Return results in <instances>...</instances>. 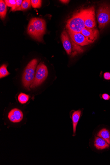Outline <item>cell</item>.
I'll return each mask as SVG.
<instances>
[{"instance_id": "obj_10", "label": "cell", "mask_w": 110, "mask_h": 165, "mask_svg": "<svg viewBox=\"0 0 110 165\" xmlns=\"http://www.w3.org/2000/svg\"><path fill=\"white\" fill-rule=\"evenodd\" d=\"M31 21L34 25L39 35L42 38V36L46 31V22L44 20L39 18H33Z\"/></svg>"}, {"instance_id": "obj_5", "label": "cell", "mask_w": 110, "mask_h": 165, "mask_svg": "<svg viewBox=\"0 0 110 165\" xmlns=\"http://www.w3.org/2000/svg\"><path fill=\"white\" fill-rule=\"evenodd\" d=\"M97 17L99 28H104L110 22V6L102 4L98 9Z\"/></svg>"}, {"instance_id": "obj_24", "label": "cell", "mask_w": 110, "mask_h": 165, "mask_svg": "<svg viewBox=\"0 0 110 165\" xmlns=\"http://www.w3.org/2000/svg\"><path fill=\"white\" fill-rule=\"evenodd\" d=\"M62 3H64V4H67L69 2V1H64V0H63V1H60Z\"/></svg>"}, {"instance_id": "obj_9", "label": "cell", "mask_w": 110, "mask_h": 165, "mask_svg": "<svg viewBox=\"0 0 110 165\" xmlns=\"http://www.w3.org/2000/svg\"><path fill=\"white\" fill-rule=\"evenodd\" d=\"M81 33L90 43L94 42L97 38L99 34L97 29L94 28L88 29L85 28L82 30Z\"/></svg>"}, {"instance_id": "obj_1", "label": "cell", "mask_w": 110, "mask_h": 165, "mask_svg": "<svg viewBox=\"0 0 110 165\" xmlns=\"http://www.w3.org/2000/svg\"><path fill=\"white\" fill-rule=\"evenodd\" d=\"M24 117V112L21 109L17 107L13 108L7 113L5 125L7 126L8 128L21 127L26 124Z\"/></svg>"}, {"instance_id": "obj_20", "label": "cell", "mask_w": 110, "mask_h": 165, "mask_svg": "<svg viewBox=\"0 0 110 165\" xmlns=\"http://www.w3.org/2000/svg\"><path fill=\"white\" fill-rule=\"evenodd\" d=\"M5 2L7 6L13 8L14 7L16 3L15 0H5Z\"/></svg>"}, {"instance_id": "obj_4", "label": "cell", "mask_w": 110, "mask_h": 165, "mask_svg": "<svg viewBox=\"0 0 110 165\" xmlns=\"http://www.w3.org/2000/svg\"><path fill=\"white\" fill-rule=\"evenodd\" d=\"M47 67L43 62H40L37 68L35 78L30 88L34 89L38 87L44 82L48 76Z\"/></svg>"}, {"instance_id": "obj_23", "label": "cell", "mask_w": 110, "mask_h": 165, "mask_svg": "<svg viewBox=\"0 0 110 165\" xmlns=\"http://www.w3.org/2000/svg\"><path fill=\"white\" fill-rule=\"evenodd\" d=\"M102 97L103 99L105 100H109L110 99V96L106 93L103 94L102 95Z\"/></svg>"}, {"instance_id": "obj_3", "label": "cell", "mask_w": 110, "mask_h": 165, "mask_svg": "<svg viewBox=\"0 0 110 165\" xmlns=\"http://www.w3.org/2000/svg\"><path fill=\"white\" fill-rule=\"evenodd\" d=\"M37 63V59L32 60L26 66L23 73L22 77L23 85L28 91H30V86L34 80L35 69Z\"/></svg>"}, {"instance_id": "obj_7", "label": "cell", "mask_w": 110, "mask_h": 165, "mask_svg": "<svg viewBox=\"0 0 110 165\" xmlns=\"http://www.w3.org/2000/svg\"><path fill=\"white\" fill-rule=\"evenodd\" d=\"M85 28L88 29L94 28L96 26L94 8L83 9Z\"/></svg>"}, {"instance_id": "obj_12", "label": "cell", "mask_w": 110, "mask_h": 165, "mask_svg": "<svg viewBox=\"0 0 110 165\" xmlns=\"http://www.w3.org/2000/svg\"><path fill=\"white\" fill-rule=\"evenodd\" d=\"M94 143L96 148L99 150H104L109 147V144L107 141L103 138L98 136L95 137Z\"/></svg>"}, {"instance_id": "obj_17", "label": "cell", "mask_w": 110, "mask_h": 165, "mask_svg": "<svg viewBox=\"0 0 110 165\" xmlns=\"http://www.w3.org/2000/svg\"><path fill=\"white\" fill-rule=\"evenodd\" d=\"M31 1L24 0L23 1L20 8L16 9L15 11L25 10L31 8Z\"/></svg>"}, {"instance_id": "obj_18", "label": "cell", "mask_w": 110, "mask_h": 165, "mask_svg": "<svg viewBox=\"0 0 110 165\" xmlns=\"http://www.w3.org/2000/svg\"><path fill=\"white\" fill-rule=\"evenodd\" d=\"M7 65L4 64L2 65L0 68V78H3L10 74V73L7 69Z\"/></svg>"}, {"instance_id": "obj_22", "label": "cell", "mask_w": 110, "mask_h": 165, "mask_svg": "<svg viewBox=\"0 0 110 165\" xmlns=\"http://www.w3.org/2000/svg\"><path fill=\"white\" fill-rule=\"evenodd\" d=\"M104 78L106 80H110V73L109 72H106L104 74Z\"/></svg>"}, {"instance_id": "obj_13", "label": "cell", "mask_w": 110, "mask_h": 165, "mask_svg": "<svg viewBox=\"0 0 110 165\" xmlns=\"http://www.w3.org/2000/svg\"><path fill=\"white\" fill-rule=\"evenodd\" d=\"M28 34L33 38L40 42L42 41V38L39 35L34 25L31 21H30L28 25Z\"/></svg>"}, {"instance_id": "obj_6", "label": "cell", "mask_w": 110, "mask_h": 165, "mask_svg": "<svg viewBox=\"0 0 110 165\" xmlns=\"http://www.w3.org/2000/svg\"><path fill=\"white\" fill-rule=\"evenodd\" d=\"M61 37L63 46L68 55L72 54V49L74 50L76 54L77 52L82 53L83 52L82 48L75 43L74 45H72L67 33L65 30L62 33Z\"/></svg>"}, {"instance_id": "obj_21", "label": "cell", "mask_w": 110, "mask_h": 165, "mask_svg": "<svg viewBox=\"0 0 110 165\" xmlns=\"http://www.w3.org/2000/svg\"><path fill=\"white\" fill-rule=\"evenodd\" d=\"M16 4L14 6V7L13 8H11V11H15L16 9H17L20 8V7L21 6L23 1H22V0H16Z\"/></svg>"}, {"instance_id": "obj_2", "label": "cell", "mask_w": 110, "mask_h": 165, "mask_svg": "<svg viewBox=\"0 0 110 165\" xmlns=\"http://www.w3.org/2000/svg\"><path fill=\"white\" fill-rule=\"evenodd\" d=\"M66 27L68 31L81 33L85 28L83 9L73 15L67 22Z\"/></svg>"}, {"instance_id": "obj_11", "label": "cell", "mask_w": 110, "mask_h": 165, "mask_svg": "<svg viewBox=\"0 0 110 165\" xmlns=\"http://www.w3.org/2000/svg\"><path fill=\"white\" fill-rule=\"evenodd\" d=\"M81 114L82 111L81 110L74 111L70 117L72 121L73 136H75L76 135V127H77L79 121L80 119Z\"/></svg>"}, {"instance_id": "obj_19", "label": "cell", "mask_w": 110, "mask_h": 165, "mask_svg": "<svg viewBox=\"0 0 110 165\" xmlns=\"http://www.w3.org/2000/svg\"><path fill=\"white\" fill-rule=\"evenodd\" d=\"M31 6L34 8H40L41 6L42 1L40 0H31Z\"/></svg>"}, {"instance_id": "obj_8", "label": "cell", "mask_w": 110, "mask_h": 165, "mask_svg": "<svg viewBox=\"0 0 110 165\" xmlns=\"http://www.w3.org/2000/svg\"><path fill=\"white\" fill-rule=\"evenodd\" d=\"M72 41L76 44L85 46L90 44L85 37L81 33L73 32L68 31Z\"/></svg>"}, {"instance_id": "obj_16", "label": "cell", "mask_w": 110, "mask_h": 165, "mask_svg": "<svg viewBox=\"0 0 110 165\" xmlns=\"http://www.w3.org/2000/svg\"><path fill=\"white\" fill-rule=\"evenodd\" d=\"M7 5L5 2L0 1V16L2 20H4L6 14Z\"/></svg>"}, {"instance_id": "obj_14", "label": "cell", "mask_w": 110, "mask_h": 165, "mask_svg": "<svg viewBox=\"0 0 110 165\" xmlns=\"http://www.w3.org/2000/svg\"><path fill=\"white\" fill-rule=\"evenodd\" d=\"M98 136L101 137L110 144V133L108 130L106 128L102 129L98 133Z\"/></svg>"}, {"instance_id": "obj_15", "label": "cell", "mask_w": 110, "mask_h": 165, "mask_svg": "<svg viewBox=\"0 0 110 165\" xmlns=\"http://www.w3.org/2000/svg\"><path fill=\"white\" fill-rule=\"evenodd\" d=\"M29 95L23 93L19 94L17 97L18 102L22 105H24L27 103L29 101Z\"/></svg>"}]
</instances>
